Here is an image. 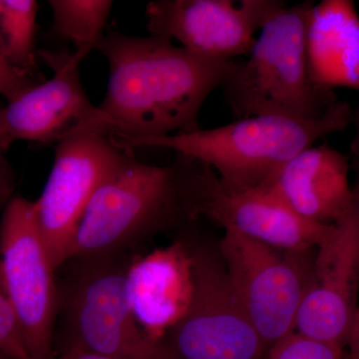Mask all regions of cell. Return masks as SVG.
Returning a JSON list of instances; mask_svg holds the SVG:
<instances>
[{"label": "cell", "mask_w": 359, "mask_h": 359, "mask_svg": "<svg viewBox=\"0 0 359 359\" xmlns=\"http://www.w3.org/2000/svg\"><path fill=\"white\" fill-rule=\"evenodd\" d=\"M96 50L109 65V82L97 106L117 147L199 129L208 97L223 87L240 62L197 55L157 36L117 32Z\"/></svg>", "instance_id": "cell-1"}, {"label": "cell", "mask_w": 359, "mask_h": 359, "mask_svg": "<svg viewBox=\"0 0 359 359\" xmlns=\"http://www.w3.org/2000/svg\"><path fill=\"white\" fill-rule=\"evenodd\" d=\"M204 173L205 165L188 156L176 153L167 166H153L127 151L87 205L69 259L129 254L156 233L195 219Z\"/></svg>", "instance_id": "cell-2"}, {"label": "cell", "mask_w": 359, "mask_h": 359, "mask_svg": "<svg viewBox=\"0 0 359 359\" xmlns=\"http://www.w3.org/2000/svg\"><path fill=\"white\" fill-rule=\"evenodd\" d=\"M353 120L351 104L339 99L320 119L252 116L217 128L133 142L123 149H170L211 168L226 188L243 190L266 185L287 161L320 139L344 131Z\"/></svg>", "instance_id": "cell-3"}, {"label": "cell", "mask_w": 359, "mask_h": 359, "mask_svg": "<svg viewBox=\"0 0 359 359\" xmlns=\"http://www.w3.org/2000/svg\"><path fill=\"white\" fill-rule=\"evenodd\" d=\"M313 1L285 4L262 26L249 58L223 88L238 119L275 115L316 120L339 100L313 84L306 54V28Z\"/></svg>", "instance_id": "cell-4"}, {"label": "cell", "mask_w": 359, "mask_h": 359, "mask_svg": "<svg viewBox=\"0 0 359 359\" xmlns=\"http://www.w3.org/2000/svg\"><path fill=\"white\" fill-rule=\"evenodd\" d=\"M133 259L129 254L71 257L61 266L66 271L57 283L60 351L77 348L113 358L170 359L162 340L149 337L135 318L127 292Z\"/></svg>", "instance_id": "cell-5"}, {"label": "cell", "mask_w": 359, "mask_h": 359, "mask_svg": "<svg viewBox=\"0 0 359 359\" xmlns=\"http://www.w3.org/2000/svg\"><path fill=\"white\" fill-rule=\"evenodd\" d=\"M54 273L34 202L14 195L0 221V292L20 325L28 358H53L58 311Z\"/></svg>", "instance_id": "cell-6"}, {"label": "cell", "mask_w": 359, "mask_h": 359, "mask_svg": "<svg viewBox=\"0 0 359 359\" xmlns=\"http://www.w3.org/2000/svg\"><path fill=\"white\" fill-rule=\"evenodd\" d=\"M190 250L192 294L162 342L170 359H262L266 346L229 280L221 257Z\"/></svg>", "instance_id": "cell-7"}, {"label": "cell", "mask_w": 359, "mask_h": 359, "mask_svg": "<svg viewBox=\"0 0 359 359\" xmlns=\"http://www.w3.org/2000/svg\"><path fill=\"white\" fill-rule=\"evenodd\" d=\"M309 252H285L224 230L219 257L266 348L294 332L297 311L313 269Z\"/></svg>", "instance_id": "cell-8"}, {"label": "cell", "mask_w": 359, "mask_h": 359, "mask_svg": "<svg viewBox=\"0 0 359 359\" xmlns=\"http://www.w3.org/2000/svg\"><path fill=\"white\" fill-rule=\"evenodd\" d=\"M39 55L53 76L0 106V148L7 153L18 141L56 145L78 134L107 136L105 118L82 86L83 59L68 51H39Z\"/></svg>", "instance_id": "cell-9"}, {"label": "cell", "mask_w": 359, "mask_h": 359, "mask_svg": "<svg viewBox=\"0 0 359 359\" xmlns=\"http://www.w3.org/2000/svg\"><path fill=\"white\" fill-rule=\"evenodd\" d=\"M128 150L109 137L75 135L55 145V159L34 208L52 266L57 271L69 259L78 224L90 200Z\"/></svg>", "instance_id": "cell-10"}, {"label": "cell", "mask_w": 359, "mask_h": 359, "mask_svg": "<svg viewBox=\"0 0 359 359\" xmlns=\"http://www.w3.org/2000/svg\"><path fill=\"white\" fill-rule=\"evenodd\" d=\"M285 4L280 0H156L146 6L152 36L177 40L214 59L248 55L257 32Z\"/></svg>", "instance_id": "cell-11"}, {"label": "cell", "mask_w": 359, "mask_h": 359, "mask_svg": "<svg viewBox=\"0 0 359 359\" xmlns=\"http://www.w3.org/2000/svg\"><path fill=\"white\" fill-rule=\"evenodd\" d=\"M316 249L294 330L342 347L358 327L354 292L359 264L358 208L332 224Z\"/></svg>", "instance_id": "cell-12"}, {"label": "cell", "mask_w": 359, "mask_h": 359, "mask_svg": "<svg viewBox=\"0 0 359 359\" xmlns=\"http://www.w3.org/2000/svg\"><path fill=\"white\" fill-rule=\"evenodd\" d=\"M198 214L205 215L245 237L285 252H308L332 230L302 218L269 187L226 188L211 168L205 166Z\"/></svg>", "instance_id": "cell-13"}, {"label": "cell", "mask_w": 359, "mask_h": 359, "mask_svg": "<svg viewBox=\"0 0 359 359\" xmlns=\"http://www.w3.org/2000/svg\"><path fill=\"white\" fill-rule=\"evenodd\" d=\"M349 156L327 144L287 161L266 185L302 218L330 226L358 209L349 185Z\"/></svg>", "instance_id": "cell-14"}, {"label": "cell", "mask_w": 359, "mask_h": 359, "mask_svg": "<svg viewBox=\"0 0 359 359\" xmlns=\"http://www.w3.org/2000/svg\"><path fill=\"white\" fill-rule=\"evenodd\" d=\"M127 292L142 330L161 340L188 309L192 294L190 250L184 241L133 259Z\"/></svg>", "instance_id": "cell-15"}, {"label": "cell", "mask_w": 359, "mask_h": 359, "mask_svg": "<svg viewBox=\"0 0 359 359\" xmlns=\"http://www.w3.org/2000/svg\"><path fill=\"white\" fill-rule=\"evenodd\" d=\"M306 54L313 84L325 92L359 88V18L351 0H323L309 11Z\"/></svg>", "instance_id": "cell-16"}, {"label": "cell", "mask_w": 359, "mask_h": 359, "mask_svg": "<svg viewBox=\"0 0 359 359\" xmlns=\"http://www.w3.org/2000/svg\"><path fill=\"white\" fill-rule=\"evenodd\" d=\"M37 11L35 0H0V55L14 70L34 78Z\"/></svg>", "instance_id": "cell-17"}, {"label": "cell", "mask_w": 359, "mask_h": 359, "mask_svg": "<svg viewBox=\"0 0 359 359\" xmlns=\"http://www.w3.org/2000/svg\"><path fill=\"white\" fill-rule=\"evenodd\" d=\"M52 30L76 46L82 59L96 50L103 39L113 1L110 0H50Z\"/></svg>", "instance_id": "cell-18"}, {"label": "cell", "mask_w": 359, "mask_h": 359, "mask_svg": "<svg viewBox=\"0 0 359 359\" xmlns=\"http://www.w3.org/2000/svg\"><path fill=\"white\" fill-rule=\"evenodd\" d=\"M342 347L292 332L269 347V359H341Z\"/></svg>", "instance_id": "cell-19"}, {"label": "cell", "mask_w": 359, "mask_h": 359, "mask_svg": "<svg viewBox=\"0 0 359 359\" xmlns=\"http://www.w3.org/2000/svg\"><path fill=\"white\" fill-rule=\"evenodd\" d=\"M0 353L13 359L28 358L20 325L6 297L0 292Z\"/></svg>", "instance_id": "cell-20"}, {"label": "cell", "mask_w": 359, "mask_h": 359, "mask_svg": "<svg viewBox=\"0 0 359 359\" xmlns=\"http://www.w3.org/2000/svg\"><path fill=\"white\" fill-rule=\"evenodd\" d=\"M39 84L37 78L27 76L11 67L0 55V95L7 102L20 96L26 90Z\"/></svg>", "instance_id": "cell-21"}, {"label": "cell", "mask_w": 359, "mask_h": 359, "mask_svg": "<svg viewBox=\"0 0 359 359\" xmlns=\"http://www.w3.org/2000/svg\"><path fill=\"white\" fill-rule=\"evenodd\" d=\"M16 187V173L6 158V152L0 148V221L4 210L13 199Z\"/></svg>", "instance_id": "cell-22"}, {"label": "cell", "mask_w": 359, "mask_h": 359, "mask_svg": "<svg viewBox=\"0 0 359 359\" xmlns=\"http://www.w3.org/2000/svg\"><path fill=\"white\" fill-rule=\"evenodd\" d=\"M58 359H119L99 355V354L88 353L77 348H67L60 351Z\"/></svg>", "instance_id": "cell-23"}, {"label": "cell", "mask_w": 359, "mask_h": 359, "mask_svg": "<svg viewBox=\"0 0 359 359\" xmlns=\"http://www.w3.org/2000/svg\"><path fill=\"white\" fill-rule=\"evenodd\" d=\"M0 359H13L11 358H8V356L4 355V354L0 353Z\"/></svg>", "instance_id": "cell-24"}, {"label": "cell", "mask_w": 359, "mask_h": 359, "mask_svg": "<svg viewBox=\"0 0 359 359\" xmlns=\"http://www.w3.org/2000/svg\"><path fill=\"white\" fill-rule=\"evenodd\" d=\"M26 359H55L54 358H26Z\"/></svg>", "instance_id": "cell-25"}]
</instances>
